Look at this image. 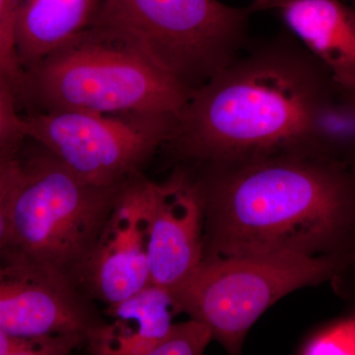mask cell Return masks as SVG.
<instances>
[{
    "instance_id": "6da1fadb",
    "label": "cell",
    "mask_w": 355,
    "mask_h": 355,
    "mask_svg": "<svg viewBox=\"0 0 355 355\" xmlns=\"http://www.w3.org/2000/svg\"><path fill=\"white\" fill-rule=\"evenodd\" d=\"M340 90L291 32H282L195 91L162 147L193 166L282 154L321 158L324 125Z\"/></svg>"
},
{
    "instance_id": "7a4b0ae2",
    "label": "cell",
    "mask_w": 355,
    "mask_h": 355,
    "mask_svg": "<svg viewBox=\"0 0 355 355\" xmlns=\"http://www.w3.org/2000/svg\"><path fill=\"white\" fill-rule=\"evenodd\" d=\"M193 181L209 211L203 257L355 251V175L299 154L200 165Z\"/></svg>"
},
{
    "instance_id": "3957f363",
    "label": "cell",
    "mask_w": 355,
    "mask_h": 355,
    "mask_svg": "<svg viewBox=\"0 0 355 355\" xmlns=\"http://www.w3.org/2000/svg\"><path fill=\"white\" fill-rule=\"evenodd\" d=\"M34 144L21 157L0 265L11 277L83 294L89 259L133 177L111 186L86 183Z\"/></svg>"
},
{
    "instance_id": "277c9868",
    "label": "cell",
    "mask_w": 355,
    "mask_h": 355,
    "mask_svg": "<svg viewBox=\"0 0 355 355\" xmlns=\"http://www.w3.org/2000/svg\"><path fill=\"white\" fill-rule=\"evenodd\" d=\"M17 97L30 113L178 114L191 93L128 44L90 26L23 70Z\"/></svg>"
},
{
    "instance_id": "5b68a950",
    "label": "cell",
    "mask_w": 355,
    "mask_h": 355,
    "mask_svg": "<svg viewBox=\"0 0 355 355\" xmlns=\"http://www.w3.org/2000/svg\"><path fill=\"white\" fill-rule=\"evenodd\" d=\"M252 4L219 0H102L92 25L128 44L193 94L249 44Z\"/></svg>"
},
{
    "instance_id": "8992f818",
    "label": "cell",
    "mask_w": 355,
    "mask_h": 355,
    "mask_svg": "<svg viewBox=\"0 0 355 355\" xmlns=\"http://www.w3.org/2000/svg\"><path fill=\"white\" fill-rule=\"evenodd\" d=\"M354 260L355 251L203 257L170 294L177 312L207 324L214 338L235 349L270 305L300 287L334 279Z\"/></svg>"
},
{
    "instance_id": "52a82bcc",
    "label": "cell",
    "mask_w": 355,
    "mask_h": 355,
    "mask_svg": "<svg viewBox=\"0 0 355 355\" xmlns=\"http://www.w3.org/2000/svg\"><path fill=\"white\" fill-rule=\"evenodd\" d=\"M177 114L53 111L23 116L27 139L79 179L111 186L141 174L163 146Z\"/></svg>"
},
{
    "instance_id": "ba28073f",
    "label": "cell",
    "mask_w": 355,
    "mask_h": 355,
    "mask_svg": "<svg viewBox=\"0 0 355 355\" xmlns=\"http://www.w3.org/2000/svg\"><path fill=\"white\" fill-rule=\"evenodd\" d=\"M148 180L133 177L91 254L80 291L114 307L150 286L147 261Z\"/></svg>"
},
{
    "instance_id": "9c48e42d",
    "label": "cell",
    "mask_w": 355,
    "mask_h": 355,
    "mask_svg": "<svg viewBox=\"0 0 355 355\" xmlns=\"http://www.w3.org/2000/svg\"><path fill=\"white\" fill-rule=\"evenodd\" d=\"M203 205L190 172L180 167L164 184L149 181L147 261L150 286L172 291L203 259Z\"/></svg>"
},
{
    "instance_id": "30bf717a",
    "label": "cell",
    "mask_w": 355,
    "mask_h": 355,
    "mask_svg": "<svg viewBox=\"0 0 355 355\" xmlns=\"http://www.w3.org/2000/svg\"><path fill=\"white\" fill-rule=\"evenodd\" d=\"M78 292L7 275L0 265V330L23 338L80 336L89 343L108 322Z\"/></svg>"
},
{
    "instance_id": "8fae6325",
    "label": "cell",
    "mask_w": 355,
    "mask_h": 355,
    "mask_svg": "<svg viewBox=\"0 0 355 355\" xmlns=\"http://www.w3.org/2000/svg\"><path fill=\"white\" fill-rule=\"evenodd\" d=\"M254 12L275 11L289 32L328 69L335 83L355 91V8L340 0H253Z\"/></svg>"
},
{
    "instance_id": "7c38bea8",
    "label": "cell",
    "mask_w": 355,
    "mask_h": 355,
    "mask_svg": "<svg viewBox=\"0 0 355 355\" xmlns=\"http://www.w3.org/2000/svg\"><path fill=\"white\" fill-rule=\"evenodd\" d=\"M102 0H17L15 40L21 70L85 31Z\"/></svg>"
},
{
    "instance_id": "4fadbf2b",
    "label": "cell",
    "mask_w": 355,
    "mask_h": 355,
    "mask_svg": "<svg viewBox=\"0 0 355 355\" xmlns=\"http://www.w3.org/2000/svg\"><path fill=\"white\" fill-rule=\"evenodd\" d=\"M108 310L116 318L114 323L135 321L139 329L132 335L155 342L170 328L172 312L176 311L170 292L154 286Z\"/></svg>"
},
{
    "instance_id": "5bb4252c",
    "label": "cell",
    "mask_w": 355,
    "mask_h": 355,
    "mask_svg": "<svg viewBox=\"0 0 355 355\" xmlns=\"http://www.w3.org/2000/svg\"><path fill=\"white\" fill-rule=\"evenodd\" d=\"M211 338V329L200 320L171 324L154 345L151 355L202 354Z\"/></svg>"
},
{
    "instance_id": "9a60e30c",
    "label": "cell",
    "mask_w": 355,
    "mask_h": 355,
    "mask_svg": "<svg viewBox=\"0 0 355 355\" xmlns=\"http://www.w3.org/2000/svg\"><path fill=\"white\" fill-rule=\"evenodd\" d=\"M19 107L15 83L0 69V153L19 150L28 139Z\"/></svg>"
},
{
    "instance_id": "2e32d148",
    "label": "cell",
    "mask_w": 355,
    "mask_h": 355,
    "mask_svg": "<svg viewBox=\"0 0 355 355\" xmlns=\"http://www.w3.org/2000/svg\"><path fill=\"white\" fill-rule=\"evenodd\" d=\"M86 347L80 336L23 338L0 330V355H67Z\"/></svg>"
},
{
    "instance_id": "e0dca14e",
    "label": "cell",
    "mask_w": 355,
    "mask_h": 355,
    "mask_svg": "<svg viewBox=\"0 0 355 355\" xmlns=\"http://www.w3.org/2000/svg\"><path fill=\"white\" fill-rule=\"evenodd\" d=\"M20 153L21 149L0 153V252L8 237L11 203L21 172Z\"/></svg>"
},
{
    "instance_id": "ac0fdd59",
    "label": "cell",
    "mask_w": 355,
    "mask_h": 355,
    "mask_svg": "<svg viewBox=\"0 0 355 355\" xmlns=\"http://www.w3.org/2000/svg\"><path fill=\"white\" fill-rule=\"evenodd\" d=\"M16 11L17 0H0V69L12 79L17 89L22 70L16 51Z\"/></svg>"
},
{
    "instance_id": "d6986e66",
    "label": "cell",
    "mask_w": 355,
    "mask_h": 355,
    "mask_svg": "<svg viewBox=\"0 0 355 355\" xmlns=\"http://www.w3.org/2000/svg\"><path fill=\"white\" fill-rule=\"evenodd\" d=\"M303 354L354 355L352 334L345 318L324 327L305 343Z\"/></svg>"
},
{
    "instance_id": "ffe728a7",
    "label": "cell",
    "mask_w": 355,
    "mask_h": 355,
    "mask_svg": "<svg viewBox=\"0 0 355 355\" xmlns=\"http://www.w3.org/2000/svg\"><path fill=\"white\" fill-rule=\"evenodd\" d=\"M354 266L355 268V261H354ZM343 318L347 320V323L349 324L350 330H352V343H354V355H355V301L352 312H350L347 316Z\"/></svg>"
},
{
    "instance_id": "44dd1931",
    "label": "cell",
    "mask_w": 355,
    "mask_h": 355,
    "mask_svg": "<svg viewBox=\"0 0 355 355\" xmlns=\"http://www.w3.org/2000/svg\"><path fill=\"white\" fill-rule=\"evenodd\" d=\"M350 2H352V7H354L355 8V0H349Z\"/></svg>"
},
{
    "instance_id": "7402d4cb",
    "label": "cell",
    "mask_w": 355,
    "mask_h": 355,
    "mask_svg": "<svg viewBox=\"0 0 355 355\" xmlns=\"http://www.w3.org/2000/svg\"><path fill=\"white\" fill-rule=\"evenodd\" d=\"M354 174H355V170H354Z\"/></svg>"
}]
</instances>
